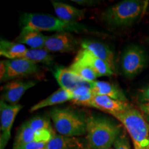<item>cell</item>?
<instances>
[{
	"label": "cell",
	"instance_id": "obj_23",
	"mask_svg": "<svg viewBox=\"0 0 149 149\" xmlns=\"http://www.w3.org/2000/svg\"><path fill=\"white\" fill-rule=\"evenodd\" d=\"M68 68L81 79L88 83L91 84L96 81L97 77H98L92 68L78 61L74 60Z\"/></svg>",
	"mask_w": 149,
	"mask_h": 149
},
{
	"label": "cell",
	"instance_id": "obj_12",
	"mask_svg": "<svg viewBox=\"0 0 149 149\" xmlns=\"http://www.w3.org/2000/svg\"><path fill=\"white\" fill-rule=\"evenodd\" d=\"M74 60L86 65L94 70L97 77H110L113 75L114 70L107 63L97 57L91 51L81 48L78 52Z\"/></svg>",
	"mask_w": 149,
	"mask_h": 149
},
{
	"label": "cell",
	"instance_id": "obj_15",
	"mask_svg": "<svg viewBox=\"0 0 149 149\" xmlns=\"http://www.w3.org/2000/svg\"><path fill=\"white\" fill-rule=\"evenodd\" d=\"M54 11L57 17L65 22H79L84 18L85 9H79L70 4L58 1H52Z\"/></svg>",
	"mask_w": 149,
	"mask_h": 149
},
{
	"label": "cell",
	"instance_id": "obj_25",
	"mask_svg": "<svg viewBox=\"0 0 149 149\" xmlns=\"http://www.w3.org/2000/svg\"><path fill=\"white\" fill-rule=\"evenodd\" d=\"M26 122L28 126L35 131L54 132L51 126V122L46 117L42 116H35Z\"/></svg>",
	"mask_w": 149,
	"mask_h": 149
},
{
	"label": "cell",
	"instance_id": "obj_7",
	"mask_svg": "<svg viewBox=\"0 0 149 149\" xmlns=\"http://www.w3.org/2000/svg\"><path fill=\"white\" fill-rule=\"evenodd\" d=\"M23 106L21 104L11 105L1 100L0 102V122H1V137L0 149H4L10 140L11 129L15 117L21 111Z\"/></svg>",
	"mask_w": 149,
	"mask_h": 149
},
{
	"label": "cell",
	"instance_id": "obj_3",
	"mask_svg": "<svg viewBox=\"0 0 149 149\" xmlns=\"http://www.w3.org/2000/svg\"><path fill=\"white\" fill-rule=\"evenodd\" d=\"M148 1L125 0L111 6L102 14V19L115 27L131 25L146 13Z\"/></svg>",
	"mask_w": 149,
	"mask_h": 149
},
{
	"label": "cell",
	"instance_id": "obj_16",
	"mask_svg": "<svg viewBox=\"0 0 149 149\" xmlns=\"http://www.w3.org/2000/svg\"><path fill=\"white\" fill-rule=\"evenodd\" d=\"M81 47L91 51L97 57L105 61L115 70V59L113 52L109 46L103 43L91 40H84L81 43Z\"/></svg>",
	"mask_w": 149,
	"mask_h": 149
},
{
	"label": "cell",
	"instance_id": "obj_11",
	"mask_svg": "<svg viewBox=\"0 0 149 149\" xmlns=\"http://www.w3.org/2000/svg\"><path fill=\"white\" fill-rule=\"evenodd\" d=\"M55 134V131H35L28 126L26 122H25L18 130L13 149L31 142L49 141Z\"/></svg>",
	"mask_w": 149,
	"mask_h": 149
},
{
	"label": "cell",
	"instance_id": "obj_28",
	"mask_svg": "<svg viewBox=\"0 0 149 149\" xmlns=\"http://www.w3.org/2000/svg\"><path fill=\"white\" fill-rule=\"evenodd\" d=\"M48 141H39V142H31L22 145L18 148L14 149H47Z\"/></svg>",
	"mask_w": 149,
	"mask_h": 149
},
{
	"label": "cell",
	"instance_id": "obj_18",
	"mask_svg": "<svg viewBox=\"0 0 149 149\" xmlns=\"http://www.w3.org/2000/svg\"><path fill=\"white\" fill-rule=\"evenodd\" d=\"M47 35H44L40 31L30 29H22L17 41V43L27 45L32 49L44 48Z\"/></svg>",
	"mask_w": 149,
	"mask_h": 149
},
{
	"label": "cell",
	"instance_id": "obj_10",
	"mask_svg": "<svg viewBox=\"0 0 149 149\" xmlns=\"http://www.w3.org/2000/svg\"><path fill=\"white\" fill-rule=\"evenodd\" d=\"M36 81H20L14 80L8 81L2 86V99L6 102L11 105H16L21 100L22 97L29 88H33L37 84Z\"/></svg>",
	"mask_w": 149,
	"mask_h": 149
},
{
	"label": "cell",
	"instance_id": "obj_29",
	"mask_svg": "<svg viewBox=\"0 0 149 149\" xmlns=\"http://www.w3.org/2000/svg\"><path fill=\"white\" fill-rule=\"evenodd\" d=\"M139 109L146 118L147 122H149V104H139Z\"/></svg>",
	"mask_w": 149,
	"mask_h": 149
},
{
	"label": "cell",
	"instance_id": "obj_21",
	"mask_svg": "<svg viewBox=\"0 0 149 149\" xmlns=\"http://www.w3.org/2000/svg\"><path fill=\"white\" fill-rule=\"evenodd\" d=\"M24 59L32 61L35 64L44 63L46 64H51L53 60V57L49 52L46 51L44 48H40V49L29 48L24 53L14 56L10 59Z\"/></svg>",
	"mask_w": 149,
	"mask_h": 149
},
{
	"label": "cell",
	"instance_id": "obj_33",
	"mask_svg": "<svg viewBox=\"0 0 149 149\" xmlns=\"http://www.w3.org/2000/svg\"><path fill=\"white\" fill-rule=\"evenodd\" d=\"M107 149H114V148H107Z\"/></svg>",
	"mask_w": 149,
	"mask_h": 149
},
{
	"label": "cell",
	"instance_id": "obj_9",
	"mask_svg": "<svg viewBox=\"0 0 149 149\" xmlns=\"http://www.w3.org/2000/svg\"><path fill=\"white\" fill-rule=\"evenodd\" d=\"M6 61V72L1 81L27 77L38 72L39 66L32 61L24 59H7Z\"/></svg>",
	"mask_w": 149,
	"mask_h": 149
},
{
	"label": "cell",
	"instance_id": "obj_22",
	"mask_svg": "<svg viewBox=\"0 0 149 149\" xmlns=\"http://www.w3.org/2000/svg\"><path fill=\"white\" fill-rule=\"evenodd\" d=\"M28 48L24 44L6 40H1L0 42V55L10 59L14 56L24 53Z\"/></svg>",
	"mask_w": 149,
	"mask_h": 149
},
{
	"label": "cell",
	"instance_id": "obj_19",
	"mask_svg": "<svg viewBox=\"0 0 149 149\" xmlns=\"http://www.w3.org/2000/svg\"><path fill=\"white\" fill-rule=\"evenodd\" d=\"M72 93L71 92L59 88L58 90L52 93L51 95L48 96L46 98L41 100L38 103L33 106L30 109V112L33 113L44 108L63 104L67 101H72Z\"/></svg>",
	"mask_w": 149,
	"mask_h": 149
},
{
	"label": "cell",
	"instance_id": "obj_4",
	"mask_svg": "<svg viewBox=\"0 0 149 149\" xmlns=\"http://www.w3.org/2000/svg\"><path fill=\"white\" fill-rule=\"evenodd\" d=\"M123 124L133 140L134 147L146 148L149 142V124L141 112L132 106L113 115Z\"/></svg>",
	"mask_w": 149,
	"mask_h": 149
},
{
	"label": "cell",
	"instance_id": "obj_17",
	"mask_svg": "<svg viewBox=\"0 0 149 149\" xmlns=\"http://www.w3.org/2000/svg\"><path fill=\"white\" fill-rule=\"evenodd\" d=\"M91 87L95 95L107 96L117 101L128 102L123 91L117 86L109 81H95L91 83Z\"/></svg>",
	"mask_w": 149,
	"mask_h": 149
},
{
	"label": "cell",
	"instance_id": "obj_32",
	"mask_svg": "<svg viewBox=\"0 0 149 149\" xmlns=\"http://www.w3.org/2000/svg\"><path fill=\"white\" fill-rule=\"evenodd\" d=\"M145 149H149V142H148V144L147 145V146L146 147V148Z\"/></svg>",
	"mask_w": 149,
	"mask_h": 149
},
{
	"label": "cell",
	"instance_id": "obj_27",
	"mask_svg": "<svg viewBox=\"0 0 149 149\" xmlns=\"http://www.w3.org/2000/svg\"><path fill=\"white\" fill-rule=\"evenodd\" d=\"M137 100L139 104H149V84L137 92Z\"/></svg>",
	"mask_w": 149,
	"mask_h": 149
},
{
	"label": "cell",
	"instance_id": "obj_8",
	"mask_svg": "<svg viewBox=\"0 0 149 149\" xmlns=\"http://www.w3.org/2000/svg\"><path fill=\"white\" fill-rule=\"evenodd\" d=\"M79 40L71 33L61 32L46 37L44 49L49 53H70L75 51Z\"/></svg>",
	"mask_w": 149,
	"mask_h": 149
},
{
	"label": "cell",
	"instance_id": "obj_20",
	"mask_svg": "<svg viewBox=\"0 0 149 149\" xmlns=\"http://www.w3.org/2000/svg\"><path fill=\"white\" fill-rule=\"evenodd\" d=\"M47 149H86L84 144L76 137L55 134L48 142Z\"/></svg>",
	"mask_w": 149,
	"mask_h": 149
},
{
	"label": "cell",
	"instance_id": "obj_5",
	"mask_svg": "<svg viewBox=\"0 0 149 149\" xmlns=\"http://www.w3.org/2000/svg\"><path fill=\"white\" fill-rule=\"evenodd\" d=\"M56 131L66 137L86 134V118L70 108H54L50 111Z\"/></svg>",
	"mask_w": 149,
	"mask_h": 149
},
{
	"label": "cell",
	"instance_id": "obj_13",
	"mask_svg": "<svg viewBox=\"0 0 149 149\" xmlns=\"http://www.w3.org/2000/svg\"><path fill=\"white\" fill-rule=\"evenodd\" d=\"M86 107L94 108L113 115L126 111L132 105L128 104V102L117 101L107 96L94 95Z\"/></svg>",
	"mask_w": 149,
	"mask_h": 149
},
{
	"label": "cell",
	"instance_id": "obj_14",
	"mask_svg": "<svg viewBox=\"0 0 149 149\" xmlns=\"http://www.w3.org/2000/svg\"><path fill=\"white\" fill-rule=\"evenodd\" d=\"M54 76L60 88L69 92H73L77 88L90 83L84 81L68 68L59 67L54 72Z\"/></svg>",
	"mask_w": 149,
	"mask_h": 149
},
{
	"label": "cell",
	"instance_id": "obj_24",
	"mask_svg": "<svg viewBox=\"0 0 149 149\" xmlns=\"http://www.w3.org/2000/svg\"><path fill=\"white\" fill-rule=\"evenodd\" d=\"M72 93V103L84 107H86L88 102L95 95L91 87V84L79 87Z\"/></svg>",
	"mask_w": 149,
	"mask_h": 149
},
{
	"label": "cell",
	"instance_id": "obj_6",
	"mask_svg": "<svg viewBox=\"0 0 149 149\" xmlns=\"http://www.w3.org/2000/svg\"><path fill=\"white\" fill-rule=\"evenodd\" d=\"M147 56L140 46L132 45L126 48L122 55V68L124 75L133 78L140 73L146 67Z\"/></svg>",
	"mask_w": 149,
	"mask_h": 149
},
{
	"label": "cell",
	"instance_id": "obj_30",
	"mask_svg": "<svg viewBox=\"0 0 149 149\" xmlns=\"http://www.w3.org/2000/svg\"><path fill=\"white\" fill-rule=\"evenodd\" d=\"M1 73H0V74H1V75H0V79H1V78H2L3 77V75H4L5 74V72H6V61L5 60H1Z\"/></svg>",
	"mask_w": 149,
	"mask_h": 149
},
{
	"label": "cell",
	"instance_id": "obj_2",
	"mask_svg": "<svg viewBox=\"0 0 149 149\" xmlns=\"http://www.w3.org/2000/svg\"><path fill=\"white\" fill-rule=\"evenodd\" d=\"M22 29H30L48 32L88 33L91 31L79 22H68L48 14L24 13L20 18Z\"/></svg>",
	"mask_w": 149,
	"mask_h": 149
},
{
	"label": "cell",
	"instance_id": "obj_1",
	"mask_svg": "<svg viewBox=\"0 0 149 149\" xmlns=\"http://www.w3.org/2000/svg\"><path fill=\"white\" fill-rule=\"evenodd\" d=\"M86 122V140L91 149L111 148L122 132L120 126L105 117L90 115Z\"/></svg>",
	"mask_w": 149,
	"mask_h": 149
},
{
	"label": "cell",
	"instance_id": "obj_26",
	"mask_svg": "<svg viewBox=\"0 0 149 149\" xmlns=\"http://www.w3.org/2000/svg\"><path fill=\"white\" fill-rule=\"evenodd\" d=\"M114 149H131L129 140L126 133L122 130L113 144Z\"/></svg>",
	"mask_w": 149,
	"mask_h": 149
},
{
	"label": "cell",
	"instance_id": "obj_31",
	"mask_svg": "<svg viewBox=\"0 0 149 149\" xmlns=\"http://www.w3.org/2000/svg\"><path fill=\"white\" fill-rule=\"evenodd\" d=\"M135 149H145L144 148H140V147H135Z\"/></svg>",
	"mask_w": 149,
	"mask_h": 149
}]
</instances>
